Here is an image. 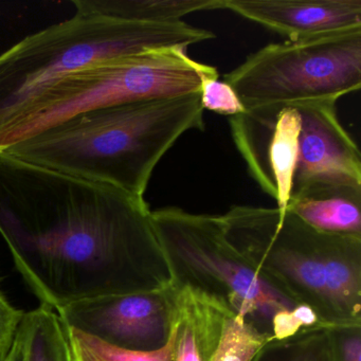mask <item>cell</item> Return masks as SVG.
<instances>
[{"mask_svg": "<svg viewBox=\"0 0 361 361\" xmlns=\"http://www.w3.org/2000/svg\"><path fill=\"white\" fill-rule=\"evenodd\" d=\"M0 234L41 305L166 288L145 197L0 153Z\"/></svg>", "mask_w": 361, "mask_h": 361, "instance_id": "6da1fadb", "label": "cell"}, {"mask_svg": "<svg viewBox=\"0 0 361 361\" xmlns=\"http://www.w3.org/2000/svg\"><path fill=\"white\" fill-rule=\"evenodd\" d=\"M200 92L79 114L0 153L145 197L160 160L190 130H204Z\"/></svg>", "mask_w": 361, "mask_h": 361, "instance_id": "7a4b0ae2", "label": "cell"}, {"mask_svg": "<svg viewBox=\"0 0 361 361\" xmlns=\"http://www.w3.org/2000/svg\"><path fill=\"white\" fill-rule=\"evenodd\" d=\"M75 14L20 39L0 54V128L52 85L90 65L147 50L214 39L183 20H136L130 0H75Z\"/></svg>", "mask_w": 361, "mask_h": 361, "instance_id": "3957f363", "label": "cell"}, {"mask_svg": "<svg viewBox=\"0 0 361 361\" xmlns=\"http://www.w3.org/2000/svg\"><path fill=\"white\" fill-rule=\"evenodd\" d=\"M336 104L274 103L229 118L249 174L280 210L307 188L342 183L358 171L360 152L340 123Z\"/></svg>", "mask_w": 361, "mask_h": 361, "instance_id": "277c9868", "label": "cell"}, {"mask_svg": "<svg viewBox=\"0 0 361 361\" xmlns=\"http://www.w3.org/2000/svg\"><path fill=\"white\" fill-rule=\"evenodd\" d=\"M152 217L175 285L219 298L274 340L319 325L310 308L274 286L229 242L221 215L164 207Z\"/></svg>", "mask_w": 361, "mask_h": 361, "instance_id": "5b68a950", "label": "cell"}, {"mask_svg": "<svg viewBox=\"0 0 361 361\" xmlns=\"http://www.w3.org/2000/svg\"><path fill=\"white\" fill-rule=\"evenodd\" d=\"M215 67L192 60L183 48L147 50L90 65L56 82L0 128V151L79 114L126 103L196 94Z\"/></svg>", "mask_w": 361, "mask_h": 361, "instance_id": "8992f818", "label": "cell"}, {"mask_svg": "<svg viewBox=\"0 0 361 361\" xmlns=\"http://www.w3.org/2000/svg\"><path fill=\"white\" fill-rule=\"evenodd\" d=\"M221 219L229 242L264 278L310 308L321 326L342 325L327 269L343 235L316 231L290 211L278 208L233 206Z\"/></svg>", "mask_w": 361, "mask_h": 361, "instance_id": "52a82bcc", "label": "cell"}, {"mask_svg": "<svg viewBox=\"0 0 361 361\" xmlns=\"http://www.w3.org/2000/svg\"><path fill=\"white\" fill-rule=\"evenodd\" d=\"M245 109L336 101L361 87V26L269 44L225 75Z\"/></svg>", "mask_w": 361, "mask_h": 361, "instance_id": "ba28073f", "label": "cell"}, {"mask_svg": "<svg viewBox=\"0 0 361 361\" xmlns=\"http://www.w3.org/2000/svg\"><path fill=\"white\" fill-rule=\"evenodd\" d=\"M64 329L136 352L168 343L173 331V285L166 288L80 300L56 310Z\"/></svg>", "mask_w": 361, "mask_h": 361, "instance_id": "9c48e42d", "label": "cell"}, {"mask_svg": "<svg viewBox=\"0 0 361 361\" xmlns=\"http://www.w3.org/2000/svg\"><path fill=\"white\" fill-rule=\"evenodd\" d=\"M229 10L286 41L361 26V0H221Z\"/></svg>", "mask_w": 361, "mask_h": 361, "instance_id": "30bf717a", "label": "cell"}, {"mask_svg": "<svg viewBox=\"0 0 361 361\" xmlns=\"http://www.w3.org/2000/svg\"><path fill=\"white\" fill-rule=\"evenodd\" d=\"M172 285L174 361L212 360L226 321L234 312L219 298L192 287Z\"/></svg>", "mask_w": 361, "mask_h": 361, "instance_id": "8fae6325", "label": "cell"}, {"mask_svg": "<svg viewBox=\"0 0 361 361\" xmlns=\"http://www.w3.org/2000/svg\"><path fill=\"white\" fill-rule=\"evenodd\" d=\"M285 210L316 231L361 238V187H310L291 198Z\"/></svg>", "mask_w": 361, "mask_h": 361, "instance_id": "7c38bea8", "label": "cell"}, {"mask_svg": "<svg viewBox=\"0 0 361 361\" xmlns=\"http://www.w3.org/2000/svg\"><path fill=\"white\" fill-rule=\"evenodd\" d=\"M8 356L12 361H73L66 331L56 310L39 305L25 312Z\"/></svg>", "mask_w": 361, "mask_h": 361, "instance_id": "4fadbf2b", "label": "cell"}, {"mask_svg": "<svg viewBox=\"0 0 361 361\" xmlns=\"http://www.w3.org/2000/svg\"><path fill=\"white\" fill-rule=\"evenodd\" d=\"M251 361H334L329 331L318 325L284 339L271 340Z\"/></svg>", "mask_w": 361, "mask_h": 361, "instance_id": "5bb4252c", "label": "cell"}, {"mask_svg": "<svg viewBox=\"0 0 361 361\" xmlns=\"http://www.w3.org/2000/svg\"><path fill=\"white\" fill-rule=\"evenodd\" d=\"M73 361H174L175 333L168 343L153 352L124 350L73 329H64Z\"/></svg>", "mask_w": 361, "mask_h": 361, "instance_id": "9a60e30c", "label": "cell"}, {"mask_svg": "<svg viewBox=\"0 0 361 361\" xmlns=\"http://www.w3.org/2000/svg\"><path fill=\"white\" fill-rule=\"evenodd\" d=\"M274 338L262 333L244 318L228 317L216 354L211 361H251L259 348Z\"/></svg>", "mask_w": 361, "mask_h": 361, "instance_id": "2e32d148", "label": "cell"}, {"mask_svg": "<svg viewBox=\"0 0 361 361\" xmlns=\"http://www.w3.org/2000/svg\"><path fill=\"white\" fill-rule=\"evenodd\" d=\"M200 94L204 109L229 118L245 111L244 105L231 86L225 81H219V78L204 81Z\"/></svg>", "mask_w": 361, "mask_h": 361, "instance_id": "e0dca14e", "label": "cell"}, {"mask_svg": "<svg viewBox=\"0 0 361 361\" xmlns=\"http://www.w3.org/2000/svg\"><path fill=\"white\" fill-rule=\"evenodd\" d=\"M334 361H361V324L326 327Z\"/></svg>", "mask_w": 361, "mask_h": 361, "instance_id": "ac0fdd59", "label": "cell"}, {"mask_svg": "<svg viewBox=\"0 0 361 361\" xmlns=\"http://www.w3.org/2000/svg\"><path fill=\"white\" fill-rule=\"evenodd\" d=\"M24 314L12 304L0 287V361L7 357Z\"/></svg>", "mask_w": 361, "mask_h": 361, "instance_id": "d6986e66", "label": "cell"}, {"mask_svg": "<svg viewBox=\"0 0 361 361\" xmlns=\"http://www.w3.org/2000/svg\"><path fill=\"white\" fill-rule=\"evenodd\" d=\"M1 361H12V360H11V358H10V357L8 356V355H7V357H6V358L4 359V360H1Z\"/></svg>", "mask_w": 361, "mask_h": 361, "instance_id": "ffe728a7", "label": "cell"}]
</instances>
